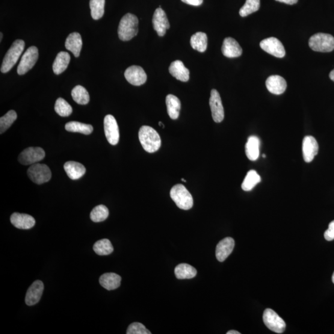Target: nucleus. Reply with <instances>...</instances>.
Segmentation results:
<instances>
[{
  "instance_id": "nucleus-1",
  "label": "nucleus",
  "mask_w": 334,
  "mask_h": 334,
  "mask_svg": "<svg viewBox=\"0 0 334 334\" xmlns=\"http://www.w3.org/2000/svg\"><path fill=\"white\" fill-rule=\"evenodd\" d=\"M139 140L147 152L153 153L161 146V139L154 129L148 126H142L139 131Z\"/></svg>"
},
{
  "instance_id": "nucleus-2",
  "label": "nucleus",
  "mask_w": 334,
  "mask_h": 334,
  "mask_svg": "<svg viewBox=\"0 0 334 334\" xmlns=\"http://www.w3.org/2000/svg\"><path fill=\"white\" fill-rule=\"evenodd\" d=\"M138 19L134 14L128 13L124 16L118 26V34L122 41L131 40L138 33Z\"/></svg>"
},
{
  "instance_id": "nucleus-3",
  "label": "nucleus",
  "mask_w": 334,
  "mask_h": 334,
  "mask_svg": "<svg viewBox=\"0 0 334 334\" xmlns=\"http://www.w3.org/2000/svg\"><path fill=\"white\" fill-rule=\"evenodd\" d=\"M170 197L180 209L189 210L193 208V197L184 185L178 184L174 186L171 189Z\"/></svg>"
},
{
  "instance_id": "nucleus-4",
  "label": "nucleus",
  "mask_w": 334,
  "mask_h": 334,
  "mask_svg": "<svg viewBox=\"0 0 334 334\" xmlns=\"http://www.w3.org/2000/svg\"><path fill=\"white\" fill-rule=\"evenodd\" d=\"M25 47V43L23 40L14 41L3 61L1 67L2 73H7L13 69L18 60L20 56L21 55Z\"/></svg>"
},
{
  "instance_id": "nucleus-5",
  "label": "nucleus",
  "mask_w": 334,
  "mask_h": 334,
  "mask_svg": "<svg viewBox=\"0 0 334 334\" xmlns=\"http://www.w3.org/2000/svg\"><path fill=\"white\" fill-rule=\"evenodd\" d=\"M309 46L316 52H332L334 50V37L329 34H316L310 37Z\"/></svg>"
},
{
  "instance_id": "nucleus-6",
  "label": "nucleus",
  "mask_w": 334,
  "mask_h": 334,
  "mask_svg": "<svg viewBox=\"0 0 334 334\" xmlns=\"http://www.w3.org/2000/svg\"><path fill=\"white\" fill-rule=\"evenodd\" d=\"M28 174L32 182L38 185L48 182L52 178V172L45 164H34L29 168Z\"/></svg>"
},
{
  "instance_id": "nucleus-7",
  "label": "nucleus",
  "mask_w": 334,
  "mask_h": 334,
  "mask_svg": "<svg viewBox=\"0 0 334 334\" xmlns=\"http://www.w3.org/2000/svg\"><path fill=\"white\" fill-rule=\"evenodd\" d=\"M263 321L271 330L277 333L284 332L286 328L285 321L274 310L266 309L263 314Z\"/></svg>"
},
{
  "instance_id": "nucleus-8",
  "label": "nucleus",
  "mask_w": 334,
  "mask_h": 334,
  "mask_svg": "<svg viewBox=\"0 0 334 334\" xmlns=\"http://www.w3.org/2000/svg\"><path fill=\"white\" fill-rule=\"evenodd\" d=\"M38 51L37 47L32 46L26 50L24 53L21 60L17 67V73L19 75H23L28 73L34 67L38 60Z\"/></svg>"
},
{
  "instance_id": "nucleus-9",
  "label": "nucleus",
  "mask_w": 334,
  "mask_h": 334,
  "mask_svg": "<svg viewBox=\"0 0 334 334\" xmlns=\"http://www.w3.org/2000/svg\"><path fill=\"white\" fill-rule=\"evenodd\" d=\"M106 140L113 146L117 145L120 140V131L116 119L113 115H108L103 121Z\"/></svg>"
},
{
  "instance_id": "nucleus-10",
  "label": "nucleus",
  "mask_w": 334,
  "mask_h": 334,
  "mask_svg": "<svg viewBox=\"0 0 334 334\" xmlns=\"http://www.w3.org/2000/svg\"><path fill=\"white\" fill-rule=\"evenodd\" d=\"M46 153L41 147H28L24 150L19 155V162L25 165H33L42 161L45 158Z\"/></svg>"
},
{
  "instance_id": "nucleus-11",
  "label": "nucleus",
  "mask_w": 334,
  "mask_h": 334,
  "mask_svg": "<svg viewBox=\"0 0 334 334\" xmlns=\"http://www.w3.org/2000/svg\"><path fill=\"white\" fill-rule=\"evenodd\" d=\"M260 47L265 52L277 58H283L285 55V50L283 44L275 37L265 38L260 42Z\"/></svg>"
},
{
  "instance_id": "nucleus-12",
  "label": "nucleus",
  "mask_w": 334,
  "mask_h": 334,
  "mask_svg": "<svg viewBox=\"0 0 334 334\" xmlns=\"http://www.w3.org/2000/svg\"><path fill=\"white\" fill-rule=\"evenodd\" d=\"M213 120L215 123H220L224 119V109L221 103V97L217 90H212L209 99Z\"/></svg>"
},
{
  "instance_id": "nucleus-13",
  "label": "nucleus",
  "mask_w": 334,
  "mask_h": 334,
  "mask_svg": "<svg viewBox=\"0 0 334 334\" xmlns=\"http://www.w3.org/2000/svg\"><path fill=\"white\" fill-rule=\"evenodd\" d=\"M152 24L153 29L160 37H163L166 34L167 29L170 28L166 14L161 8L156 9L153 16Z\"/></svg>"
},
{
  "instance_id": "nucleus-14",
  "label": "nucleus",
  "mask_w": 334,
  "mask_h": 334,
  "mask_svg": "<svg viewBox=\"0 0 334 334\" xmlns=\"http://www.w3.org/2000/svg\"><path fill=\"white\" fill-rule=\"evenodd\" d=\"M125 77L127 81L133 85H143L147 81V75L143 68L139 66H131L125 71Z\"/></svg>"
},
{
  "instance_id": "nucleus-15",
  "label": "nucleus",
  "mask_w": 334,
  "mask_h": 334,
  "mask_svg": "<svg viewBox=\"0 0 334 334\" xmlns=\"http://www.w3.org/2000/svg\"><path fill=\"white\" fill-rule=\"evenodd\" d=\"M302 150L304 161L308 163L311 162L318 153L319 146L317 141L311 136L304 137Z\"/></svg>"
},
{
  "instance_id": "nucleus-16",
  "label": "nucleus",
  "mask_w": 334,
  "mask_h": 334,
  "mask_svg": "<svg viewBox=\"0 0 334 334\" xmlns=\"http://www.w3.org/2000/svg\"><path fill=\"white\" fill-rule=\"evenodd\" d=\"M43 283L40 280H36L31 285L27 292L26 303L28 306H33L39 302L43 294Z\"/></svg>"
},
{
  "instance_id": "nucleus-17",
  "label": "nucleus",
  "mask_w": 334,
  "mask_h": 334,
  "mask_svg": "<svg viewBox=\"0 0 334 334\" xmlns=\"http://www.w3.org/2000/svg\"><path fill=\"white\" fill-rule=\"evenodd\" d=\"M235 247V241L231 237L225 238L218 243L215 251V256L218 261L224 262L230 254L232 253Z\"/></svg>"
},
{
  "instance_id": "nucleus-18",
  "label": "nucleus",
  "mask_w": 334,
  "mask_h": 334,
  "mask_svg": "<svg viewBox=\"0 0 334 334\" xmlns=\"http://www.w3.org/2000/svg\"><path fill=\"white\" fill-rule=\"evenodd\" d=\"M221 52L227 58H237L242 55L243 50L234 38L227 37L224 40Z\"/></svg>"
},
{
  "instance_id": "nucleus-19",
  "label": "nucleus",
  "mask_w": 334,
  "mask_h": 334,
  "mask_svg": "<svg viewBox=\"0 0 334 334\" xmlns=\"http://www.w3.org/2000/svg\"><path fill=\"white\" fill-rule=\"evenodd\" d=\"M265 85L268 90L275 95H280L283 94L287 87L285 79L279 75L269 77L266 80Z\"/></svg>"
},
{
  "instance_id": "nucleus-20",
  "label": "nucleus",
  "mask_w": 334,
  "mask_h": 334,
  "mask_svg": "<svg viewBox=\"0 0 334 334\" xmlns=\"http://www.w3.org/2000/svg\"><path fill=\"white\" fill-rule=\"evenodd\" d=\"M10 220L11 224L19 229H30L35 224L34 218L31 215L17 212L11 215Z\"/></svg>"
},
{
  "instance_id": "nucleus-21",
  "label": "nucleus",
  "mask_w": 334,
  "mask_h": 334,
  "mask_svg": "<svg viewBox=\"0 0 334 334\" xmlns=\"http://www.w3.org/2000/svg\"><path fill=\"white\" fill-rule=\"evenodd\" d=\"M169 72L174 78L182 82H187L190 79V71L186 69L182 61L172 62L169 67Z\"/></svg>"
},
{
  "instance_id": "nucleus-22",
  "label": "nucleus",
  "mask_w": 334,
  "mask_h": 334,
  "mask_svg": "<svg viewBox=\"0 0 334 334\" xmlns=\"http://www.w3.org/2000/svg\"><path fill=\"white\" fill-rule=\"evenodd\" d=\"M65 47L69 51L72 52L75 57H79L81 53L82 40L81 35L78 32H73L67 37Z\"/></svg>"
},
{
  "instance_id": "nucleus-23",
  "label": "nucleus",
  "mask_w": 334,
  "mask_h": 334,
  "mask_svg": "<svg viewBox=\"0 0 334 334\" xmlns=\"http://www.w3.org/2000/svg\"><path fill=\"white\" fill-rule=\"evenodd\" d=\"M64 169L69 178L73 180L81 179L86 171L83 165L74 161L66 162L64 165Z\"/></svg>"
},
{
  "instance_id": "nucleus-24",
  "label": "nucleus",
  "mask_w": 334,
  "mask_h": 334,
  "mask_svg": "<svg viewBox=\"0 0 334 334\" xmlns=\"http://www.w3.org/2000/svg\"><path fill=\"white\" fill-rule=\"evenodd\" d=\"M122 277L115 273H105L100 276V284L107 291H114L121 285Z\"/></svg>"
},
{
  "instance_id": "nucleus-25",
  "label": "nucleus",
  "mask_w": 334,
  "mask_h": 334,
  "mask_svg": "<svg viewBox=\"0 0 334 334\" xmlns=\"http://www.w3.org/2000/svg\"><path fill=\"white\" fill-rule=\"evenodd\" d=\"M260 141L258 137L252 136L248 138L246 146H245V151L247 158L251 161H255L259 156Z\"/></svg>"
},
{
  "instance_id": "nucleus-26",
  "label": "nucleus",
  "mask_w": 334,
  "mask_h": 334,
  "mask_svg": "<svg viewBox=\"0 0 334 334\" xmlns=\"http://www.w3.org/2000/svg\"><path fill=\"white\" fill-rule=\"evenodd\" d=\"M166 105L168 115L171 119H178L181 110V102L178 97L169 94L166 97Z\"/></svg>"
},
{
  "instance_id": "nucleus-27",
  "label": "nucleus",
  "mask_w": 334,
  "mask_h": 334,
  "mask_svg": "<svg viewBox=\"0 0 334 334\" xmlns=\"http://www.w3.org/2000/svg\"><path fill=\"white\" fill-rule=\"evenodd\" d=\"M70 55L69 53L60 52L58 53L53 64V72L56 75H60L67 69L70 61Z\"/></svg>"
},
{
  "instance_id": "nucleus-28",
  "label": "nucleus",
  "mask_w": 334,
  "mask_h": 334,
  "mask_svg": "<svg viewBox=\"0 0 334 334\" xmlns=\"http://www.w3.org/2000/svg\"><path fill=\"white\" fill-rule=\"evenodd\" d=\"M190 43L193 49L199 52H205L208 47V36L204 32H196L192 35Z\"/></svg>"
},
{
  "instance_id": "nucleus-29",
  "label": "nucleus",
  "mask_w": 334,
  "mask_h": 334,
  "mask_svg": "<svg viewBox=\"0 0 334 334\" xmlns=\"http://www.w3.org/2000/svg\"><path fill=\"white\" fill-rule=\"evenodd\" d=\"M175 274L177 279H190L196 277L197 271L193 266L183 263L176 266Z\"/></svg>"
},
{
  "instance_id": "nucleus-30",
  "label": "nucleus",
  "mask_w": 334,
  "mask_h": 334,
  "mask_svg": "<svg viewBox=\"0 0 334 334\" xmlns=\"http://www.w3.org/2000/svg\"><path fill=\"white\" fill-rule=\"evenodd\" d=\"M66 131L72 132H79L85 135H91L93 131V126L87 124L78 122H70L65 125Z\"/></svg>"
},
{
  "instance_id": "nucleus-31",
  "label": "nucleus",
  "mask_w": 334,
  "mask_h": 334,
  "mask_svg": "<svg viewBox=\"0 0 334 334\" xmlns=\"http://www.w3.org/2000/svg\"><path fill=\"white\" fill-rule=\"evenodd\" d=\"M261 176L255 170L248 171L247 175L241 185V188L245 191L252 190L255 186L261 182Z\"/></svg>"
},
{
  "instance_id": "nucleus-32",
  "label": "nucleus",
  "mask_w": 334,
  "mask_h": 334,
  "mask_svg": "<svg viewBox=\"0 0 334 334\" xmlns=\"http://www.w3.org/2000/svg\"><path fill=\"white\" fill-rule=\"evenodd\" d=\"M72 96L73 100L80 105H86L90 100V94L81 85H76L73 88Z\"/></svg>"
},
{
  "instance_id": "nucleus-33",
  "label": "nucleus",
  "mask_w": 334,
  "mask_h": 334,
  "mask_svg": "<svg viewBox=\"0 0 334 334\" xmlns=\"http://www.w3.org/2000/svg\"><path fill=\"white\" fill-rule=\"evenodd\" d=\"M94 251L99 256H106L113 253L114 247L108 239H103L97 241L93 247Z\"/></svg>"
},
{
  "instance_id": "nucleus-34",
  "label": "nucleus",
  "mask_w": 334,
  "mask_h": 334,
  "mask_svg": "<svg viewBox=\"0 0 334 334\" xmlns=\"http://www.w3.org/2000/svg\"><path fill=\"white\" fill-rule=\"evenodd\" d=\"M105 0H91V16L94 19L98 20L104 14Z\"/></svg>"
},
{
  "instance_id": "nucleus-35",
  "label": "nucleus",
  "mask_w": 334,
  "mask_h": 334,
  "mask_svg": "<svg viewBox=\"0 0 334 334\" xmlns=\"http://www.w3.org/2000/svg\"><path fill=\"white\" fill-rule=\"evenodd\" d=\"M109 215L108 209L104 205H99L94 208L91 212V219L94 222H101L108 218Z\"/></svg>"
},
{
  "instance_id": "nucleus-36",
  "label": "nucleus",
  "mask_w": 334,
  "mask_h": 334,
  "mask_svg": "<svg viewBox=\"0 0 334 334\" xmlns=\"http://www.w3.org/2000/svg\"><path fill=\"white\" fill-rule=\"evenodd\" d=\"M17 114L14 110H10L0 118V133L3 134L13 125L17 119Z\"/></svg>"
},
{
  "instance_id": "nucleus-37",
  "label": "nucleus",
  "mask_w": 334,
  "mask_h": 334,
  "mask_svg": "<svg viewBox=\"0 0 334 334\" xmlns=\"http://www.w3.org/2000/svg\"><path fill=\"white\" fill-rule=\"evenodd\" d=\"M55 110L61 117H69L72 114L73 108L66 100L59 98L56 101Z\"/></svg>"
},
{
  "instance_id": "nucleus-38",
  "label": "nucleus",
  "mask_w": 334,
  "mask_h": 334,
  "mask_svg": "<svg viewBox=\"0 0 334 334\" xmlns=\"http://www.w3.org/2000/svg\"><path fill=\"white\" fill-rule=\"evenodd\" d=\"M260 8V0H247L245 4L239 10V15L246 17L258 11Z\"/></svg>"
},
{
  "instance_id": "nucleus-39",
  "label": "nucleus",
  "mask_w": 334,
  "mask_h": 334,
  "mask_svg": "<svg viewBox=\"0 0 334 334\" xmlns=\"http://www.w3.org/2000/svg\"><path fill=\"white\" fill-rule=\"evenodd\" d=\"M127 334H151L143 324L134 323L130 324L126 331Z\"/></svg>"
},
{
  "instance_id": "nucleus-40",
  "label": "nucleus",
  "mask_w": 334,
  "mask_h": 334,
  "mask_svg": "<svg viewBox=\"0 0 334 334\" xmlns=\"http://www.w3.org/2000/svg\"><path fill=\"white\" fill-rule=\"evenodd\" d=\"M324 238L327 241H332L334 239V220L329 225V228L324 233Z\"/></svg>"
},
{
  "instance_id": "nucleus-41",
  "label": "nucleus",
  "mask_w": 334,
  "mask_h": 334,
  "mask_svg": "<svg viewBox=\"0 0 334 334\" xmlns=\"http://www.w3.org/2000/svg\"><path fill=\"white\" fill-rule=\"evenodd\" d=\"M185 4L192 6H200L203 4V0H182Z\"/></svg>"
},
{
  "instance_id": "nucleus-42",
  "label": "nucleus",
  "mask_w": 334,
  "mask_h": 334,
  "mask_svg": "<svg viewBox=\"0 0 334 334\" xmlns=\"http://www.w3.org/2000/svg\"><path fill=\"white\" fill-rule=\"evenodd\" d=\"M276 1L283 3V4L292 5L296 4L298 0H276Z\"/></svg>"
},
{
  "instance_id": "nucleus-43",
  "label": "nucleus",
  "mask_w": 334,
  "mask_h": 334,
  "mask_svg": "<svg viewBox=\"0 0 334 334\" xmlns=\"http://www.w3.org/2000/svg\"><path fill=\"white\" fill-rule=\"evenodd\" d=\"M329 78L334 82V69L329 74Z\"/></svg>"
},
{
  "instance_id": "nucleus-44",
  "label": "nucleus",
  "mask_w": 334,
  "mask_h": 334,
  "mask_svg": "<svg viewBox=\"0 0 334 334\" xmlns=\"http://www.w3.org/2000/svg\"><path fill=\"white\" fill-rule=\"evenodd\" d=\"M227 334H240V332L236 330H230L227 332Z\"/></svg>"
},
{
  "instance_id": "nucleus-45",
  "label": "nucleus",
  "mask_w": 334,
  "mask_h": 334,
  "mask_svg": "<svg viewBox=\"0 0 334 334\" xmlns=\"http://www.w3.org/2000/svg\"><path fill=\"white\" fill-rule=\"evenodd\" d=\"M159 125L160 126H162V128H164V124L162 123L161 122H160L159 123Z\"/></svg>"
},
{
  "instance_id": "nucleus-46",
  "label": "nucleus",
  "mask_w": 334,
  "mask_h": 334,
  "mask_svg": "<svg viewBox=\"0 0 334 334\" xmlns=\"http://www.w3.org/2000/svg\"><path fill=\"white\" fill-rule=\"evenodd\" d=\"M332 282L334 283V273L332 275Z\"/></svg>"
},
{
  "instance_id": "nucleus-47",
  "label": "nucleus",
  "mask_w": 334,
  "mask_h": 334,
  "mask_svg": "<svg viewBox=\"0 0 334 334\" xmlns=\"http://www.w3.org/2000/svg\"><path fill=\"white\" fill-rule=\"evenodd\" d=\"M0 35H1V37H0V39H1V41H2V38H3V34L2 33V32H1V33H0Z\"/></svg>"
},
{
  "instance_id": "nucleus-48",
  "label": "nucleus",
  "mask_w": 334,
  "mask_h": 334,
  "mask_svg": "<svg viewBox=\"0 0 334 334\" xmlns=\"http://www.w3.org/2000/svg\"><path fill=\"white\" fill-rule=\"evenodd\" d=\"M182 180L183 182H186V180L183 179H182Z\"/></svg>"
},
{
  "instance_id": "nucleus-49",
  "label": "nucleus",
  "mask_w": 334,
  "mask_h": 334,
  "mask_svg": "<svg viewBox=\"0 0 334 334\" xmlns=\"http://www.w3.org/2000/svg\"><path fill=\"white\" fill-rule=\"evenodd\" d=\"M262 156H263V158H265V155L264 154H263V155H262Z\"/></svg>"
}]
</instances>
